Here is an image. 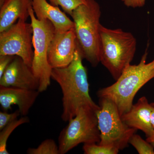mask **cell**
<instances>
[{
    "mask_svg": "<svg viewBox=\"0 0 154 154\" xmlns=\"http://www.w3.org/2000/svg\"><path fill=\"white\" fill-rule=\"evenodd\" d=\"M149 143L151 144L154 147V139L153 140H152Z\"/></svg>",
    "mask_w": 154,
    "mask_h": 154,
    "instance_id": "obj_25",
    "label": "cell"
},
{
    "mask_svg": "<svg viewBox=\"0 0 154 154\" xmlns=\"http://www.w3.org/2000/svg\"><path fill=\"white\" fill-rule=\"evenodd\" d=\"M101 16V8L96 0H89L74 10L71 15L80 52L83 59L94 67L100 62Z\"/></svg>",
    "mask_w": 154,
    "mask_h": 154,
    "instance_id": "obj_3",
    "label": "cell"
},
{
    "mask_svg": "<svg viewBox=\"0 0 154 154\" xmlns=\"http://www.w3.org/2000/svg\"><path fill=\"white\" fill-rule=\"evenodd\" d=\"M83 149L85 154H116L119 151L115 148L97 143L84 144Z\"/></svg>",
    "mask_w": 154,
    "mask_h": 154,
    "instance_id": "obj_18",
    "label": "cell"
},
{
    "mask_svg": "<svg viewBox=\"0 0 154 154\" xmlns=\"http://www.w3.org/2000/svg\"><path fill=\"white\" fill-rule=\"evenodd\" d=\"M76 48L74 28L65 32H55L48 51L50 65L52 69L68 66L73 60Z\"/></svg>",
    "mask_w": 154,
    "mask_h": 154,
    "instance_id": "obj_9",
    "label": "cell"
},
{
    "mask_svg": "<svg viewBox=\"0 0 154 154\" xmlns=\"http://www.w3.org/2000/svg\"><path fill=\"white\" fill-rule=\"evenodd\" d=\"M83 59L77 44L74 57L70 64L52 69L51 79L59 85L62 92L61 118L65 122L74 117L81 107H90L97 111L100 108L89 94L88 72Z\"/></svg>",
    "mask_w": 154,
    "mask_h": 154,
    "instance_id": "obj_1",
    "label": "cell"
},
{
    "mask_svg": "<svg viewBox=\"0 0 154 154\" xmlns=\"http://www.w3.org/2000/svg\"><path fill=\"white\" fill-rule=\"evenodd\" d=\"M129 143L133 146L140 154H154V147L147 141L144 140L138 134L133 135Z\"/></svg>",
    "mask_w": 154,
    "mask_h": 154,
    "instance_id": "obj_17",
    "label": "cell"
},
{
    "mask_svg": "<svg viewBox=\"0 0 154 154\" xmlns=\"http://www.w3.org/2000/svg\"><path fill=\"white\" fill-rule=\"evenodd\" d=\"M21 115L19 110L12 113H8L6 111L0 112V130H2L8 125L17 119Z\"/></svg>",
    "mask_w": 154,
    "mask_h": 154,
    "instance_id": "obj_20",
    "label": "cell"
},
{
    "mask_svg": "<svg viewBox=\"0 0 154 154\" xmlns=\"http://www.w3.org/2000/svg\"><path fill=\"white\" fill-rule=\"evenodd\" d=\"M53 5L60 6L64 12L71 15L73 11L78 7L85 4L89 0H48Z\"/></svg>",
    "mask_w": 154,
    "mask_h": 154,
    "instance_id": "obj_19",
    "label": "cell"
},
{
    "mask_svg": "<svg viewBox=\"0 0 154 154\" xmlns=\"http://www.w3.org/2000/svg\"><path fill=\"white\" fill-rule=\"evenodd\" d=\"M40 94L38 90L0 86V104L7 111L17 105L22 116H26Z\"/></svg>",
    "mask_w": 154,
    "mask_h": 154,
    "instance_id": "obj_12",
    "label": "cell"
},
{
    "mask_svg": "<svg viewBox=\"0 0 154 154\" xmlns=\"http://www.w3.org/2000/svg\"><path fill=\"white\" fill-rule=\"evenodd\" d=\"M32 0H6L0 7V33L8 30L19 19L30 17Z\"/></svg>",
    "mask_w": 154,
    "mask_h": 154,
    "instance_id": "obj_14",
    "label": "cell"
},
{
    "mask_svg": "<svg viewBox=\"0 0 154 154\" xmlns=\"http://www.w3.org/2000/svg\"><path fill=\"white\" fill-rule=\"evenodd\" d=\"M32 8L36 18L39 20H49L54 26L55 32H65L74 27L73 21L58 6L53 5L47 0H32Z\"/></svg>",
    "mask_w": 154,
    "mask_h": 154,
    "instance_id": "obj_13",
    "label": "cell"
},
{
    "mask_svg": "<svg viewBox=\"0 0 154 154\" xmlns=\"http://www.w3.org/2000/svg\"><path fill=\"white\" fill-rule=\"evenodd\" d=\"M100 62L116 81L133 60L137 40L130 32L100 25Z\"/></svg>",
    "mask_w": 154,
    "mask_h": 154,
    "instance_id": "obj_4",
    "label": "cell"
},
{
    "mask_svg": "<svg viewBox=\"0 0 154 154\" xmlns=\"http://www.w3.org/2000/svg\"><path fill=\"white\" fill-rule=\"evenodd\" d=\"M31 23L19 19L8 30L0 33V55L17 56L32 66L34 50Z\"/></svg>",
    "mask_w": 154,
    "mask_h": 154,
    "instance_id": "obj_8",
    "label": "cell"
},
{
    "mask_svg": "<svg viewBox=\"0 0 154 154\" xmlns=\"http://www.w3.org/2000/svg\"><path fill=\"white\" fill-rule=\"evenodd\" d=\"M151 123L154 130V108L152 110L151 114Z\"/></svg>",
    "mask_w": 154,
    "mask_h": 154,
    "instance_id": "obj_23",
    "label": "cell"
},
{
    "mask_svg": "<svg viewBox=\"0 0 154 154\" xmlns=\"http://www.w3.org/2000/svg\"><path fill=\"white\" fill-rule=\"evenodd\" d=\"M0 86L38 91L39 84L31 67L15 56L0 78Z\"/></svg>",
    "mask_w": 154,
    "mask_h": 154,
    "instance_id": "obj_10",
    "label": "cell"
},
{
    "mask_svg": "<svg viewBox=\"0 0 154 154\" xmlns=\"http://www.w3.org/2000/svg\"><path fill=\"white\" fill-rule=\"evenodd\" d=\"M29 122V119L26 116H23L22 118L17 119L12 122L1 130L0 132V154H8L7 150V143L12 132L18 127L22 124Z\"/></svg>",
    "mask_w": 154,
    "mask_h": 154,
    "instance_id": "obj_15",
    "label": "cell"
},
{
    "mask_svg": "<svg viewBox=\"0 0 154 154\" xmlns=\"http://www.w3.org/2000/svg\"><path fill=\"white\" fill-rule=\"evenodd\" d=\"M154 108V103H149L146 97H142L129 111L121 116L122 121L128 126L143 131L149 143L154 139V130L151 123Z\"/></svg>",
    "mask_w": 154,
    "mask_h": 154,
    "instance_id": "obj_11",
    "label": "cell"
},
{
    "mask_svg": "<svg viewBox=\"0 0 154 154\" xmlns=\"http://www.w3.org/2000/svg\"><path fill=\"white\" fill-rule=\"evenodd\" d=\"M6 0H0V7L3 5V4L5 2Z\"/></svg>",
    "mask_w": 154,
    "mask_h": 154,
    "instance_id": "obj_24",
    "label": "cell"
},
{
    "mask_svg": "<svg viewBox=\"0 0 154 154\" xmlns=\"http://www.w3.org/2000/svg\"><path fill=\"white\" fill-rule=\"evenodd\" d=\"M27 152L28 154H60L58 146L51 139L45 140L36 148L28 149Z\"/></svg>",
    "mask_w": 154,
    "mask_h": 154,
    "instance_id": "obj_16",
    "label": "cell"
},
{
    "mask_svg": "<svg viewBox=\"0 0 154 154\" xmlns=\"http://www.w3.org/2000/svg\"><path fill=\"white\" fill-rule=\"evenodd\" d=\"M100 108L97 112L100 132V145L122 150L137 130L128 126L122 121L116 105L110 99L99 98Z\"/></svg>",
    "mask_w": 154,
    "mask_h": 154,
    "instance_id": "obj_7",
    "label": "cell"
},
{
    "mask_svg": "<svg viewBox=\"0 0 154 154\" xmlns=\"http://www.w3.org/2000/svg\"><path fill=\"white\" fill-rule=\"evenodd\" d=\"M30 18L33 29L34 50L31 68L39 82L38 91L41 93L46 91L51 84L52 68L48 60V51L55 32V28L48 19L38 20L33 8L30 11Z\"/></svg>",
    "mask_w": 154,
    "mask_h": 154,
    "instance_id": "obj_6",
    "label": "cell"
},
{
    "mask_svg": "<svg viewBox=\"0 0 154 154\" xmlns=\"http://www.w3.org/2000/svg\"><path fill=\"white\" fill-rule=\"evenodd\" d=\"M147 50L137 65L130 64L115 83L97 92L99 98L110 99L116 105L120 115L129 111L138 91L154 78V60L147 63Z\"/></svg>",
    "mask_w": 154,
    "mask_h": 154,
    "instance_id": "obj_2",
    "label": "cell"
},
{
    "mask_svg": "<svg viewBox=\"0 0 154 154\" xmlns=\"http://www.w3.org/2000/svg\"><path fill=\"white\" fill-rule=\"evenodd\" d=\"M97 112L91 107H82L69 120L59 136L60 154H66L81 143H99L101 138Z\"/></svg>",
    "mask_w": 154,
    "mask_h": 154,
    "instance_id": "obj_5",
    "label": "cell"
},
{
    "mask_svg": "<svg viewBox=\"0 0 154 154\" xmlns=\"http://www.w3.org/2000/svg\"><path fill=\"white\" fill-rule=\"evenodd\" d=\"M125 5L128 8H142L145 5L146 0H121Z\"/></svg>",
    "mask_w": 154,
    "mask_h": 154,
    "instance_id": "obj_22",
    "label": "cell"
},
{
    "mask_svg": "<svg viewBox=\"0 0 154 154\" xmlns=\"http://www.w3.org/2000/svg\"><path fill=\"white\" fill-rule=\"evenodd\" d=\"M15 57V56L9 55H0V78L3 75L4 72Z\"/></svg>",
    "mask_w": 154,
    "mask_h": 154,
    "instance_id": "obj_21",
    "label": "cell"
}]
</instances>
